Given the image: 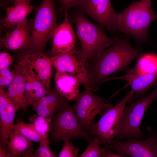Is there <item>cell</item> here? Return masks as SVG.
Wrapping results in <instances>:
<instances>
[{"instance_id":"f1b7e54d","label":"cell","mask_w":157,"mask_h":157,"mask_svg":"<svg viewBox=\"0 0 157 157\" xmlns=\"http://www.w3.org/2000/svg\"><path fill=\"white\" fill-rule=\"evenodd\" d=\"M14 76V70L12 71L9 67L0 70V88L8 87L13 81Z\"/></svg>"},{"instance_id":"5b68a950","label":"cell","mask_w":157,"mask_h":157,"mask_svg":"<svg viewBox=\"0 0 157 157\" xmlns=\"http://www.w3.org/2000/svg\"><path fill=\"white\" fill-rule=\"evenodd\" d=\"M35 10L30 42L24 51L45 53L46 44L49 40L53 37L58 26L54 0H42Z\"/></svg>"},{"instance_id":"44dd1931","label":"cell","mask_w":157,"mask_h":157,"mask_svg":"<svg viewBox=\"0 0 157 157\" xmlns=\"http://www.w3.org/2000/svg\"><path fill=\"white\" fill-rule=\"evenodd\" d=\"M24 71L26 76L24 97L28 107L32 106L35 101L47 94L49 91L41 83L32 78Z\"/></svg>"},{"instance_id":"d6986e66","label":"cell","mask_w":157,"mask_h":157,"mask_svg":"<svg viewBox=\"0 0 157 157\" xmlns=\"http://www.w3.org/2000/svg\"><path fill=\"white\" fill-rule=\"evenodd\" d=\"M35 7L30 2L24 0H16L11 6L5 8L6 15L1 19V24L10 31L27 19L26 17Z\"/></svg>"},{"instance_id":"8992f818","label":"cell","mask_w":157,"mask_h":157,"mask_svg":"<svg viewBox=\"0 0 157 157\" xmlns=\"http://www.w3.org/2000/svg\"><path fill=\"white\" fill-rule=\"evenodd\" d=\"M50 132L49 144L52 146L66 138H81L89 142L93 138L81 124L75 115L73 106L70 104L53 117Z\"/></svg>"},{"instance_id":"cb8c5ba5","label":"cell","mask_w":157,"mask_h":157,"mask_svg":"<svg viewBox=\"0 0 157 157\" xmlns=\"http://www.w3.org/2000/svg\"><path fill=\"white\" fill-rule=\"evenodd\" d=\"M28 139L39 143L49 141L48 134L42 135L38 133L28 124L21 122L15 124L13 129Z\"/></svg>"},{"instance_id":"484cf974","label":"cell","mask_w":157,"mask_h":157,"mask_svg":"<svg viewBox=\"0 0 157 157\" xmlns=\"http://www.w3.org/2000/svg\"><path fill=\"white\" fill-rule=\"evenodd\" d=\"M89 144L79 157H106L108 149L101 147L98 138L94 137L89 142Z\"/></svg>"},{"instance_id":"836d02e7","label":"cell","mask_w":157,"mask_h":157,"mask_svg":"<svg viewBox=\"0 0 157 157\" xmlns=\"http://www.w3.org/2000/svg\"><path fill=\"white\" fill-rule=\"evenodd\" d=\"M33 147H32L26 151L25 153L23 156V157H32V156L33 154Z\"/></svg>"},{"instance_id":"83f0119b","label":"cell","mask_w":157,"mask_h":157,"mask_svg":"<svg viewBox=\"0 0 157 157\" xmlns=\"http://www.w3.org/2000/svg\"><path fill=\"white\" fill-rule=\"evenodd\" d=\"M49 144V141L40 143L32 157H56L55 152L50 149Z\"/></svg>"},{"instance_id":"7402d4cb","label":"cell","mask_w":157,"mask_h":157,"mask_svg":"<svg viewBox=\"0 0 157 157\" xmlns=\"http://www.w3.org/2000/svg\"><path fill=\"white\" fill-rule=\"evenodd\" d=\"M33 145L32 141L13 129L9 136L7 150L10 153L11 157H18L23 156Z\"/></svg>"},{"instance_id":"8fae6325","label":"cell","mask_w":157,"mask_h":157,"mask_svg":"<svg viewBox=\"0 0 157 157\" xmlns=\"http://www.w3.org/2000/svg\"><path fill=\"white\" fill-rule=\"evenodd\" d=\"M17 62L29 76L49 90L53 65L45 53L22 51L18 56Z\"/></svg>"},{"instance_id":"ac0fdd59","label":"cell","mask_w":157,"mask_h":157,"mask_svg":"<svg viewBox=\"0 0 157 157\" xmlns=\"http://www.w3.org/2000/svg\"><path fill=\"white\" fill-rule=\"evenodd\" d=\"M15 76L13 81L8 87L6 93L10 98L20 108L24 115L28 107L26 104L24 92L26 80V73L19 63L14 65Z\"/></svg>"},{"instance_id":"d6a6232c","label":"cell","mask_w":157,"mask_h":157,"mask_svg":"<svg viewBox=\"0 0 157 157\" xmlns=\"http://www.w3.org/2000/svg\"><path fill=\"white\" fill-rule=\"evenodd\" d=\"M16 0H0V5L1 7H3L8 5L14 2ZM29 2L32 0H24Z\"/></svg>"},{"instance_id":"9a60e30c","label":"cell","mask_w":157,"mask_h":157,"mask_svg":"<svg viewBox=\"0 0 157 157\" xmlns=\"http://www.w3.org/2000/svg\"><path fill=\"white\" fill-rule=\"evenodd\" d=\"M65 15L63 22L58 26L54 33L51 49L45 54L49 57L68 51L74 47L76 35L69 22L67 12Z\"/></svg>"},{"instance_id":"9c48e42d","label":"cell","mask_w":157,"mask_h":157,"mask_svg":"<svg viewBox=\"0 0 157 157\" xmlns=\"http://www.w3.org/2000/svg\"><path fill=\"white\" fill-rule=\"evenodd\" d=\"M133 94L132 91H128L119 102L109 108L91 126L90 133L98 138L101 145L104 146L109 144L114 138V131L120 120L126 104L133 98Z\"/></svg>"},{"instance_id":"e0dca14e","label":"cell","mask_w":157,"mask_h":157,"mask_svg":"<svg viewBox=\"0 0 157 157\" xmlns=\"http://www.w3.org/2000/svg\"><path fill=\"white\" fill-rule=\"evenodd\" d=\"M70 101L60 94L56 88L33 102V109L38 115L53 118L58 112L70 105Z\"/></svg>"},{"instance_id":"4fadbf2b","label":"cell","mask_w":157,"mask_h":157,"mask_svg":"<svg viewBox=\"0 0 157 157\" xmlns=\"http://www.w3.org/2000/svg\"><path fill=\"white\" fill-rule=\"evenodd\" d=\"M19 109L4 89L0 88V142L6 149L10 135L13 129L17 112Z\"/></svg>"},{"instance_id":"f546056e","label":"cell","mask_w":157,"mask_h":157,"mask_svg":"<svg viewBox=\"0 0 157 157\" xmlns=\"http://www.w3.org/2000/svg\"><path fill=\"white\" fill-rule=\"evenodd\" d=\"M80 0H56L59 3L58 11L65 14L71 8L77 7Z\"/></svg>"},{"instance_id":"7a4b0ae2","label":"cell","mask_w":157,"mask_h":157,"mask_svg":"<svg viewBox=\"0 0 157 157\" xmlns=\"http://www.w3.org/2000/svg\"><path fill=\"white\" fill-rule=\"evenodd\" d=\"M151 0L134 2L119 13L118 31L127 34L138 42H148L149 25L157 19L151 7Z\"/></svg>"},{"instance_id":"2e32d148","label":"cell","mask_w":157,"mask_h":157,"mask_svg":"<svg viewBox=\"0 0 157 157\" xmlns=\"http://www.w3.org/2000/svg\"><path fill=\"white\" fill-rule=\"evenodd\" d=\"M123 76L109 78V80L120 79L126 81V86H130L134 94V100L146 95L147 91L157 83V74H140L133 67H128Z\"/></svg>"},{"instance_id":"7c38bea8","label":"cell","mask_w":157,"mask_h":157,"mask_svg":"<svg viewBox=\"0 0 157 157\" xmlns=\"http://www.w3.org/2000/svg\"><path fill=\"white\" fill-rule=\"evenodd\" d=\"M109 31H118L119 13H115L110 0H80L77 7Z\"/></svg>"},{"instance_id":"52a82bcc","label":"cell","mask_w":157,"mask_h":157,"mask_svg":"<svg viewBox=\"0 0 157 157\" xmlns=\"http://www.w3.org/2000/svg\"><path fill=\"white\" fill-rule=\"evenodd\" d=\"M148 137L145 139L130 138L126 140L114 139L104 147L125 157H157V129L148 127Z\"/></svg>"},{"instance_id":"277c9868","label":"cell","mask_w":157,"mask_h":157,"mask_svg":"<svg viewBox=\"0 0 157 157\" xmlns=\"http://www.w3.org/2000/svg\"><path fill=\"white\" fill-rule=\"evenodd\" d=\"M157 100V86L148 95L141 97L125 107L114 132V139L126 140L130 138L147 137L141 129V124L148 108Z\"/></svg>"},{"instance_id":"4dcf8cb0","label":"cell","mask_w":157,"mask_h":157,"mask_svg":"<svg viewBox=\"0 0 157 157\" xmlns=\"http://www.w3.org/2000/svg\"><path fill=\"white\" fill-rule=\"evenodd\" d=\"M13 59L11 55L6 50L0 53V70L13 65Z\"/></svg>"},{"instance_id":"6da1fadb","label":"cell","mask_w":157,"mask_h":157,"mask_svg":"<svg viewBox=\"0 0 157 157\" xmlns=\"http://www.w3.org/2000/svg\"><path fill=\"white\" fill-rule=\"evenodd\" d=\"M140 55V49L132 47L128 38L119 36L111 46L86 64L92 92L98 90L99 84L109 75L117 72H124L129 64Z\"/></svg>"},{"instance_id":"ffe728a7","label":"cell","mask_w":157,"mask_h":157,"mask_svg":"<svg viewBox=\"0 0 157 157\" xmlns=\"http://www.w3.org/2000/svg\"><path fill=\"white\" fill-rule=\"evenodd\" d=\"M55 87L69 100H75L79 94L80 82L75 76L65 72L57 71L55 76Z\"/></svg>"},{"instance_id":"ba28073f","label":"cell","mask_w":157,"mask_h":157,"mask_svg":"<svg viewBox=\"0 0 157 157\" xmlns=\"http://www.w3.org/2000/svg\"><path fill=\"white\" fill-rule=\"evenodd\" d=\"M73 106L75 115L83 128L90 133L95 116L102 115L112 104L103 97L85 90L79 93Z\"/></svg>"},{"instance_id":"d4e9b609","label":"cell","mask_w":157,"mask_h":157,"mask_svg":"<svg viewBox=\"0 0 157 157\" xmlns=\"http://www.w3.org/2000/svg\"><path fill=\"white\" fill-rule=\"evenodd\" d=\"M52 120V117L35 114L29 118L28 125L40 134L46 135L51 130Z\"/></svg>"},{"instance_id":"5bb4252c","label":"cell","mask_w":157,"mask_h":157,"mask_svg":"<svg viewBox=\"0 0 157 157\" xmlns=\"http://www.w3.org/2000/svg\"><path fill=\"white\" fill-rule=\"evenodd\" d=\"M32 22V19H26L17 25L14 29L7 32L0 38V49L5 47L9 51H25L31 40Z\"/></svg>"},{"instance_id":"1f68e13d","label":"cell","mask_w":157,"mask_h":157,"mask_svg":"<svg viewBox=\"0 0 157 157\" xmlns=\"http://www.w3.org/2000/svg\"><path fill=\"white\" fill-rule=\"evenodd\" d=\"M6 150L0 143V157H11L10 153L7 152Z\"/></svg>"},{"instance_id":"30bf717a","label":"cell","mask_w":157,"mask_h":157,"mask_svg":"<svg viewBox=\"0 0 157 157\" xmlns=\"http://www.w3.org/2000/svg\"><path fill=\"white\" fill-rule=\"evenodd\" d=\"M49 58L57 71L75 76L84 86L85 90L92 92L88 79L86 63L81 56L80 49L74 47L68 51Z\"/></svg>"},{"instance_id":"4316f807","label":"cell","mask_w":157,"mask_h":157,"mask_svg":"<svg viewBox=\"0 0 157 157\" xmlns=\"http://www.w3.org/2000/svg\"><path fill=\"white\" fill-rule=\"evenodd\" d=\"M64 144L60 152L59 157H77L80 151L77 146L72 144L70 140L67 138L63 140Z\"/></svg>"},{"instance_id":"3957f363","label":"cell","mask_w":157,"mask_h":157,"mask_svg":"<svg viewBox=\"0 0 157 157\" xmlns=\"http://www.w3.org/2000/svg\"><path fill=\"white\" fill-rule=\"evenodd\" d=\"M73 20L81 45V55L86 64L111 46L119 37H108L102 29L89 20L80 10L75 12Z\"/></svg>"},{"instance_id":"e575fe53","label":"cell","mask_w":157,"mask_h":157,"mask_svg":"<svg viewBox=\"0 0 157 157\" xmlns=\"http://www.w3.org/2000/svg\"></svg>"},{"instance_id":"603a6c76","label":"cell","mask_w":157,"mask_h":157,"mask_svg":"<svg viewBox=\"0 0 157 157\" xmlns=\"http://www.w3.org/2000/svg\"><path fill=\"white\" fill-rule=\"evenodd\" d=\"M133 67L140 74H157V55L151 53L140 55Z\"/></svg>"}]
</instances>
